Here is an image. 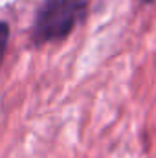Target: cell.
I'll list each match as a JSON object with an SVG mask.
<instances>
[{
    "mask_svg": "<svg viewBox=\"0 0 156 158\" xmlns=\"http://www.w3.org/2000/svg\"><path fill=\"white\" fill-rule=\"evenodd\" d=\"M7 44H9V26H7V22L0 20V63L4 61Z\"/></svg>",
    "mask_w": 156,
    "mask_h": 158,
    "instance_id": "cell-2",
    "label": "cell"
},
{
    "mask_svg": "<svg viewBox=\"0 0 156 158\" xmlns=\"http://www.w3.org/2000/svg\"><path fill=\"white\" fill-rule=\"evenodd\" d=\"M86 11V0H42L31 26V40L48 44L66 39L84 20Z\"/></svg>",
    "mask_w": 156,
    "mask_h": 158,
    "instance_id": "cell-1",
    "label": "cell"
},
{
    "mask_svg": "<svg viewBox=\"0 0 156 158\" xmlns=\"http://www.w3.org/2000/svg\"><path fill=\"white\" fill-rule=\"evenodd\" d=\"M142 2H151V0H142Z\"/></svg>",
    "mask_w": 156,
    "mask_h": 158,
    "instance_id": "cell-3",
    "label": "cell"
}]
</instances>
